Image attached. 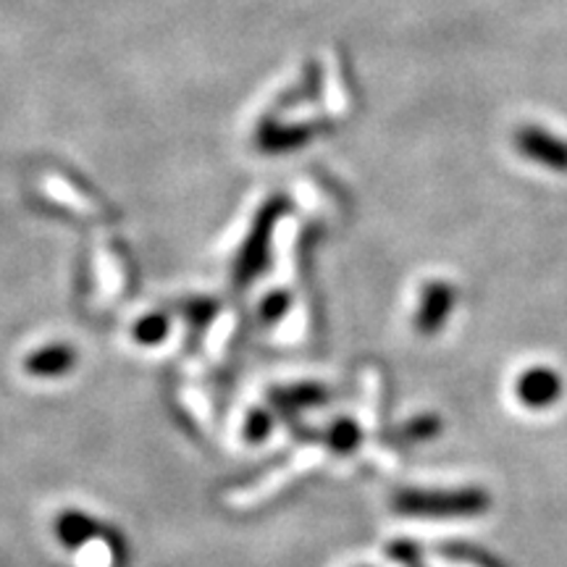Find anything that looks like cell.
<instances>
[{"label":"cell","instance_id":"cell-13","mask_svg":"<svg viewBox=\"0 0 567 567\" xmlns=\"http://www.w3.org/2000/svg\"><path fill=\"white\" fill-rule=\"evenodd\" d=\"M229 329H231V321L229 318H221V321H218V326H216V331H213V337H210V342H208V347H210V352H218L224 347V342L229 337Z\"/></svg>","mask_w":567,"mask_h":567},{"label":"cell","instance_id":"cell-2","mask_svg":"<svg viewBox=\"0 0 567 567\" xmlns=\"http://www.w3.org/2000/svg\"><path fill=\"white\" fill-rule=\"evenodd\" d=\"M515 396L523 408L547 410L563 396V379L551 368L536 365L517 375Z\"/></svg>","mask_w":567,"mask_h":567},{"label":"cell","instance_id":"cell-12","mask_svg":"<svg viewBox=\"0 0 567 567\" xmlns=\"http://www.w3.org/2000/svg\"><path fill=\"white\" fill-rule=\"evenodd\" d=\"M284 310H287V297L274 295V297H268V302L264 305V318L266 321H276Z\"/></svg>","mask_w":567,"mask_h":567},{"label":"cell","instance_id":"cell-10","mask_svg":"<svg viewBox=\"0 0 567 567\" xmlns=\"http://www.w3.org/2000/svg\"><path fill=\"white\" fill-rule=\"evenodd\" d=\"M166 331H168L166 318L151 316V318H145V321L137 326V331H134V334H137V339H140L142 344H155V342H161L163 337H166Z\"/></svg>","mask_w":567,"mask_h":567},{"label":"cell","instance_id":"cell-8","mask_svg":"<svg viewBox=\"0 0 567 567\" xmlns=\"http://www.w3.org/2000/svg\"><path fill=\"white\" fill-rule=\"evenodd\" d=\"M326 444L339 452V455H347V452H352L360 444V429L352 421H337L329 429V434H326Z\"/></svg>","mask_w":567,"mask_h":567},{"label":"cell","instance_id":"cell-5","mask_svg":"<svg viewBox=\"0 0 567 567\" xmlns=\"http://www.w3.org/2000/svg\"><path fill=\"white\" fill-rule=\"evenodd\" d=\"M59 536L69 547H82V544H87L95 536V523L82 513H69L59 520Z\"/></svg>","mask_w":567,"mask_h":567},{"label":"cell","instance_id":"cell-6","mask_svg":"<svg viewBox=\"0 0 567 567\" xmlns=\"http://www.w3.org/2000/svg\"><path fill=\"white\" fill-rule=\"evenodd\" d=\"M326 389L316 386V384H297L289 389H281L276 392V402L284 408H313V405H323L326 402Z\"/></svg>","mask_w":567,"mask_h":567},{"label":"cell","instance_id":"cell-1","mask_svg":"<svg viewBox=\"0 0 567 567\" xmlns=\"http://www.w3.org/2000/svg\"><path fill=\"white\" fill-rule=\"evenodd\" d=\"M488 494L478 486L465 488H402L394 494V513L410 517H476L488 509Z\"/></svg>","mask_w":567,"mask_h":567},{"label":"cell","instance_id":"cell-9","mask_svg":"<svg viewBox=\"0 0 567 567\" xmlns=\"http://www.w3.org/2000/svg\"><path fill=\"white\" fill-rule=\"evenodd\" d=\"M82 555H80V565L82 567H111L113 563V551L105 542H87L82 544Z\"/></svg>","mask_w":567,"mask_h":567},{"label":"cell","instance_id":"cell-11","mask_svg":"<svg viewBox=\"0 0 567 567\" xmlns=\"http://www.w3.org/2000/svg\"><path fill=\"white\" fill-rule=\"evenodd\" d=\"M268 431H271V417H268L266 413H252L250 417H247L245 434L250 442H260V439H266Z\"/></svg>","mask_w":567,"mask_h":567},{"label":"cell","instance_id":"cell-7","mask_svg":"<svg viewBox=\"0 0 567 567\" xmlns=\"http://www.w3.org/2000/svg\"><path fill=\"white\" fill-rule=\"evenodd\" d=\"M439 431H442V421L439 417H413V421H408L405 425H400V431H396V439L405 444H415V442H429V439H434Z\"/></svg>","mask_w":567,"mask_h":567},{"label":"cell","instance_id":"cell-3","mask_svg":"<svg viewBox=\"0 0 567 567\" xmlns=\"http://www.w3.org/2000/svg\"><path fill=\"white\" fill-rule=\"evenodd\" d=\"M452 305H455V289L450 284L434 281L423 289L421 305H417L415 313V331L423 337H434L436 331L444 329L446 318L452 313Z\"/></svg>","mask_w":567,"mask_h":567},{"label":"cell","instance_id":"cell-4","mask_svg":"<svg viewBox=\"0 0 567 567\" xmlns=\"http://www.w3.org/2000/svg\"><path fill=\"white\" fill-rule=\"evenodd\" d=\"M71 365H74V350L63 344H53L45 347V350L32 352L24 363L27 373L32 375H61L66 373Z\"/></svg>","mask_w":567,"mask_h":567}]
</instances>
